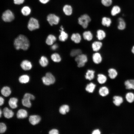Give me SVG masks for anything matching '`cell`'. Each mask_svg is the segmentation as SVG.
I'll list each match as a JSON object with an SVG mask.
<instances>
[{
    "label": "cell",
    "mask_w": 134,
    "mask_h": 134,
    "mask_svg": "<svg viewBox=\"0 0 134 134\" xmlns=\"http://www.w3.org/2000/svg\"><path fill=\"white\" fill-rule=\"evenodd\" d=\"M124 84L127 90H134V79H131L127 80L125 82Z\"/></svg>",
    "instance_id": "cell-12"
},
{
    "label": "cell",
    "mask_w": 134,
    "mask_h": 134,
    "mask_svg": "<svg viewBox=\"0 0 134 134\" xmlns=\"http://www.w3.org/2000/svg\"><path fill=\"white\" fill-rule=\"evenodd\" d=\"M101 133V131L99 129L94 130L92 132V134H100Z\"/></svg>",
    "instance_id": "cell-46"
},
{
    "label": "cell",
    "mask_w": 134,
    "mask_h": 134,
    "mask_svg": "<svg viewBox=\"0 0 134 134\" xmlns=\"http://www.w3.org/2000/svg\"><path fill=\"white\" fill-rule=\"evenodd\" d=\"M23 97L29 98L31 100H33L35 99V97L33 95L29 93H26L25 94Z\"/></svg>",
    "instance_id": "cell-43"
},
{
    "label": "cell",
    "mask_w": 134,
    "mask_h": 134,
    "mask_svg": "<svg viewBox=\"0 0 134 134\" xmlns=\"http://www.w3.org/2000/svg\"><path fill=\"white\" fill-rule=\"evenodd\" d=\"M45 76L48 78L51 82V84H54L55 82V79L54 76L50 73L47 72L45 75Z\"/></svg>",
    "instance_id": "cell-39"
},
{
    "label": "cell",
    "mask_w": 134,
    "mask_h": 134,
    "mask_svg": "<svg viewBox=\"0 0 134 134\" xmlns=\"http://www.w3.org/2000/svg\"><path fill=\"white\" fill-rule=\"evenodd\" d=\"M1 94L5 97L8 96L10 94L11 91L10 88L8 86L3 87L1 90Z\"/></svg>",
    "instance_id": "cell-22"
},
{
    "label": "cell",
    "mask_w": 134,
    "mask_h": 134,
    "mask_svg": "<svg viewBox=\"0 0 134 134\" xmlns=\"http://www.w3.org/2000/svg\"><path fill=\"white\" fill-rule=\"evenodd\" d=\"M96 87L95 84L91 83L87 85L86 88V90L89 93H92L93 92Z\"/></svg>",
    "instance_id": "cell-36"
},
{
    "label": "cell",
    "mask_w": 134,
    "mask_h": 134,
    "mask_svg": "<svg viewBox=\"0 0 134 134\" xmlns=\"http://www.w3.org/2000/svg\"><path fill=\"white\" fill-rule=\"evenodd\" d=\"M75 60L77 63L78 67H81L84 66L88 61V58L86 55L81 54L76 57Z\"/></svg>",
    "instance_id": "cell-2"
},
{
    "label": "cell",
    "mask_w": 134,
    "mask_h": 134,
    "mask_svg": "<svg viewBox=\"0 0 134 134\" xmlns=\"http://www.w3.org/2000/svg\"><path fill=\"white\" fill-rule=\"evenodd\" d=\"M14 16L12 12L10 10L5 11L2 14V18L5 22H10L14 19Z\"/></svg>",
    "instance_id": "cell-5"
},
{
    "label": "cell",
    "mask_w": 134,
    "mask_h": 134,
    "mask_svg": "<svg viewBox=\"0 0 134 134\" xmlns=\"http://www.w3.org/2000/svg\"><path fill=\"white\" fill-rule=\"evenodd\" d=\"M42 79L43 83L45 85H49L51 84L50 81L45 76L43 77Z\"/></svg>",
    "instance_id": "cell-42"
},
{
    "label": "cell",
    "mask_w": 134,
    "mask_h": 134,
    "mask_svg": "<svg viewBox=\"0 0 134 134\" xmlns=\"http://www.w3.org/2000/svg\"><path fill=\"white\" fill-rule=\"evenodd\" d=\"M6 127L5 125L3 123H0V133L2 134L4 133L6 131Z\"/></svg>",
    "instance_id": "cell-41"
},
{
    "label": "cell",
    "mask_w": 134,
    "mask_h": 134,
    "mask_svg": "<svg viewBox=\"0 0 134 134\" xmlns=\"http://www.w3.org/2000/svg\"><path fill=\"white\" fill-rule=\"evenodd\" d=\"M108 76L111 79H115L117 76L118 72L117 70L114 68H111L108 70Z\"/></svg>",
    "instance_id": "cell-17"
},
{
    "label": "cell",
    "mask_w": 134,
    "mask_h": 134,
    "mask_svg": "<svg viewBox=\"0 0 134 134\" xmlns=\"http://www.w3.org/2000/svg\"><path fill=\"white\" fill-rule=\"evenodd\" d=\"M97 80L98 83L102 85L105 83L107 80V77L104 74L99 73L97 75Z\"/></svg>",
    "instance_id": "cell-11"
},
{
    "label": "cell",
    "mask_w": 134,
    "mask_h": 134,
    "mask_svg": "<svg viewBox=\"0 0 134 134\" xmlns=\"http://www.w3.org/2000/svg\"><path fill=\"white\" fill-rule=\"evenodd\" d=\"M71 40L76 43H79L81 40V37L80 34L78 33L73 34L71 37Z\"/></svg>",
    "instance_id": "cell-20"
},
{
    "label": "cell",
    "mask_w": 134,
    "mask_h": 134,
    "mask_svg": "<svg viewBox=\"0 0 134 134\" xmlns=\"http://www.w3.org/2000/svg\"><path fill=\"white\" fill-rule=\"evenodd\" d=\"M30 80L29 76L27 75H23L20 76L19 80V82L22 83H26L29 82Z\"/></svg>",
    "instance_id": "cell-32"
},
{
    "label": "cell",
    "mask_w": 134,
    "mask_h": 134,
    "mask_svg": "<svg viewBox=\"0 0 134 134\" xmlns=\"http://www.w3.org/2000/svg\"><path fill=\"white\" fill-rule=\"evenodd\" d=\"M90 17L87 14L81 15L78 19V23L84 28H86L88 25L89 23L91 21Z\"/></svg>",
    "instance_id": "cell-3"
},
{
    "label": "cell",
    "mask_w": 134,
    "mask_h": 134,
    "mask_svg": "<svg viewBox=\"0 0 134 134\" xmlns=\"http://www.w3.org/2000/svg\"><path fill=\"white\" fill-rule=\"evenodd\" d=\"M47 20L51 26L57 24L59 21L60 18L54 14H49L47 16Z\"/></svg>",
    "instance_id": "cell-6"
},
{
    "label": "cell",
    "mask_w": 134,
    "mask_h": 134,
    "mask_svg": "<svg viewBox=\"0 0 134 134\" xmlns=\"http://www.w3.org/2000/svg\"><path fill=\"white\" fill-rule=\"evenodd\" d=\"M63 11L65 14L67 16L70 15L72 13V7L70 5H65L63 8Z\"/></svg>",
    "instance_id": "cell-27"
},
{
    "label": "cell",
    "mask_w": 134,
    "mask_h": 134,
    "mask_svg": "<svg viewBox=\"0 0 134 134\" xmlns=\"http://www.w3.org/2000/svg\"><path fill=\"white\" fill-rule=\"evenodd\" d=\"M39 27L38 21L36 19L33 17L30 18L28 25V28L30 30L32 31L38 29Z\"/></svg>",
    "instance_id": "cell-4"
},
{
    "label": "cell",
    "mask_w": 134,
    "mask_h": 134,
    "mask_svg": "<svg viewBox=\"0 0 134 134\" xmlns=\"http://www.w3.org/2000/svg\"><path fill=\"white\" fill-rule=\"evenodd\" d=\"M119 25L117 26L118 29L120 31L125 30L126 28V24L123 19L121 18L118 19Z\"/></svg>",
    "instance_id": "cell-24"
},
{
    "label": "cell",
    "mask_w": 134,
    "mask_h": 134,
    "mask_svg": "<svg viewBox=\"0 0 134 134\" xmlns=\"http://www.w3.org/2000/svg\"><path fill=\"white\" fill-rule=\"evenodd\" d=\"M121 11V9L119 6L115 5L112 8L111 11V14L112 16H115L119 13Z\"/></svg>",
    "instance_id": "cell-30"
},
{
    "label": "cell",
    "mask_w": 134,
    "mask_h": 134,
    "mask_svg": "<svg viewBox=\"0 0 134 134\" xmlns=\"http://www.w3.org/2000/svg\"><path fill=\"white\" fill-rule=\"evenodd\" d=\"M111 20L110 18L108 17H104L102 20L101 23L104 26L107 27H109L111 23Z\"/></svg>",
    "instance_id": "cell-28"
},
{
    "label": "cell",
    "mask_w": 134,
    "mask_h": 134,
    "mask_svg": "<svg viewBox=\"0 0 134 134\" xmlns=\"http://www.w3.org/2000/svg\"><path fill=\"white\" fill-rule=\"evenodd\" d=\"M21 66L23 70H27L31 69L32 67V65L29 61L27 60H24L21 63Z\"/></svg>",
    "instance_id": "cell-10"
},
{
    "label": "cell",
    "mask_w": 134,
    "mask_h": 134,
    "mask_svg": "<svg viewBox=\"0 0 134 134\" xmlns=\"http://www.w3.org/2000/svg\"><path fill=\"white\" fill-rule=\"evenodd\" d=\"M21 12L25 16L29 15L31 11L30 8L28 6L24 7L21 9Z\"/></svg>",
    "instance_id": "cell-37"
},
{
    "label": "cell",
    "mask_w": 134,
    "mask_h": 134,
    "mask_svg": "<svg viewBox=\"0 0 134 134\" xmlns=\"http://www.w3.org/2000/svg\"><path fill=\"white\" fill-rule=\"evenodd\" d=\"M43 4H45L48 2L49 0H39Z\"/></svg>",
    "instance_id": "cell-49"
},
{
    "label": "cell",
    "mask_w": 134,
    "mask_h": 134,
    "mask_svg": "<svg viewBox=\"0 0 134 134\" xmlns=\"http://www.w3.org/2000/svg\"><path fill=\"white\" fill-rule=\"evenodd\" d=\"M3 113L4 117L8 119L12 118L14 114V112L12 110L9 109L7 107H5L3 108Z\"/></svg>",
    "instance_id": "cell-18"
},
{
    "label": "cell",
    "mask_w": 134,
    "mask_h": 134,
    "mask_svg": "<svg viewBox=\"0 0 134 134\" xmlns=\"http://www.w3.org/2000/svg\"><path fill=\"white\" fill-rule=\"evenodd\" d=\"M49 133V134H58L59 132L56 129H53L50 131Z\"/></svg>",
    "instance_id": "cell-44"
},
{
    "label": "cell",
    "mask_w": 134,
    "mask_h": 134,
    "mask_svg": "<svg viewBox=\"0 0 134 134\" xmlns=\"http://www.w3.org/2000/svg\"><path fill=\"white\" fill-rule=\"evenodd\" d=\"M51 58L52 60L55 62H59L61 60L60 56L57 53H54L52 54L51 56Z\"/></svg>",
    "instance_id": "cell-35"
},
{
    "label": "cell",
    "mask_w": 134,
    "mask_h": 134,
    "mask_svg": "<svg viewBox=\"0 0 134 134\" xmlns=\"http://www.w3.org/2000/svg\"><path fill=\"white\" fill-rule=\"evenodd\" d=\"M124 100L121 96L116 95L113 97V102L117 106H120L123 102Z\"/></svg>",
    "instance_id": "cell-15"
},
{
    "label": "cell",
    "mask_w": 134,
    "mask_h": 134,
    "mask_svg": "<svg viewBox=\"0 0 134 134\" xmlns=\"http://www.w3.org/2000/svg\"><path fill=\"white\" fill-rule=\"evenodd\" d=\"M103 46V43L100 41H97L94 42L92 44V48L93 51L95 52L99 51L101 48Z\"/></svg>",
    "instance_id": "cell-9"
},
{
    "label": "cell",
    "mask_w": 134,
    "mask_h": 134,
    "mask_svg": "<svg viewBox=\"0 0 134 134\" xmlns=\"http://www.w3.org/2000/svg\"><path fill=\"white\" fill-rule=\"evenodd\" d=\"M112 0H101L102 4L105 6H109L112 3Z\"/></svg>",
    "instance_id": "cell-40"
},
{
    "label": "cell",
    "mask_w": 134,
    "mask_h": 134,
    "mask_svg": "<svg viewBox=\"0 0 134 134\" xmlns=\"http://www.w3.org/2000/svg\"><path fill=\"white\" fill-rule=\"evenodd\" d=\"M99 93L101 96L105 97L109 94V90L108 88L106 86H102L99 89Z\"/></svg>",
    "instance_id": "cell-14"
},
{
    "label": "cell",
    "mask_w": 134,
    "mask_h": 134,
    "mask_svg": "<svg viewBox=\"0 0 134 134\" xmlns=\"http://www.w3.org/2000/svg\"><path fill=\"white\" fill-rule=\"evenodd\" d=\"M83 37L86 40L88 41L91 40L93 38V35L90 31H86L84 32L83 34Z\"/></svg>",
    "instance_id": "cell-29"
},
{
    "label": "cell",
    "mask_w": 134,
    "mask_h": 134,
    "mask_svg": "<svg viewBox=\"0 0 134 134\" xmlns=\"http://www.w3.org/2000/svg\"><path fill=\"white\" fill-rule=\"evenodd\" d=\"M30 100H31L30 99L28 98L23 97L22 100V103L23 105L27 107H30L31 106Z\"/></svg>",
    "instance_id": "cell-33"
},
{
    "label": "cell",
    "mask_w": 134,
    "mask_h": 134,
    "mask_svg": "<svg viewBox=\"0 0 134 134\" xmlns=\"http://www.w3.org/2000/svg\"><path fill=\"white\" fill-rule=\"evenodd\" d=\"M61 30H60V34L59 38V40L62 42H64L67 39L68 37V34L64 31V29L62 26L60 27Z\"/></svg>",
    "instance_id": "cell-13"
},
{
    "label": "cell",
    "mask_w": 134,
    "mask_h": 134,
    "mask_svg": "<svg viewBox=\"0 0 134 134\" xmlns=\"http://www.w3.org/2000/svg\"><path fill=\"white\" fill-rule=\"evenodd\" d=\"M17 117L18 119H23L26 118L28 116L27 111L23 109H19L16 114Z\"/></svg>",
    "instance_id": "cell-19"
},
{
    "label": "cell",
    "mask_w": 134,
    "mask_h": 134,
    "mask_svg": "<svg viewBox=\"0 0 134 134\" xmlns=\"http://www.w3.org/2000/svg\"><path fill=\"white\" fill-rule=\"evenodd\" d=\"M18 101V99L15 98H10L8 101V104L10 107L12 108H15L17 107V103Z\"/></svg>",
    "instance_id": "cell-21"
},
{
    "label": "cell",
    "mask_w": 134,
    "mask_h": 134,
    "mask_svg": "<svg viewBox=\"0 0 134 134\" xmlns=\"http://www.w3.org/2000/svg\"><path fill=\"white\" fill-rule=\"evenodd\" d=\"M40 65L42 67H44L48 65V61L47 58L44 56H42L39 61Z\"/></svg>",
    "instance_id": "cell-34"
},
{
    "label": "cell",
    "mask_w": 134,
    "mask_h": 134,
    "mask_svg": "<svg viewBox=\"0 0 134 134\" xmlns=\"http://www.w3.org/2000/svg\"><path fill=\"white\" fill-rule=\"evenodd\" d=\"M125 99L128 102H133L134 101V93L131 92L127 93L125 95Z\"/></svg>",
    "instance_id": "cell-26"
},
{
    "label": "cell",
    "mask_w": 134,
    "mask_h": 134,
    "mask_svg": "<svg viewBox=\"0 0 134 134\" xmlns=\"http://www.w3.org/2000/svg\"><path fill=\"white\" fill-rule=\"evenodd\" d=\"M131 51L132 53L134 54V45L133 46L132 48Z\"/></svg>",
    "instance_id": "cell-50"
},
{
    "label": "cell",
    "mask_w": 134,
    "mask_h": 134,
    "mask_svg": "<svg viewBox=\"0 0 134 134\" xmlns=\"http://www.w3.org/2000/svg\"><path fill=\"white\" fill-rule=\"evenodd\" d=\"M58 47V45L55 44L52 45L51 47V49L53 50H55L57 49Z\"/></svg>",
    "instance_id": "cell-47"
},
{
    "label": "cell",
    "mask_w": 134,
    "mask_h": 134,
    "mask_svg": "<svg viewBox=\"0 0 134 134\" xmlns=\"http://www.w3.org/2000/svg\"><path fill=\"white\" fill-rule=\"evenodd\" d=\"M4 99L1 96L0 97V105H2L4 103Z\"/></svg>",
    "instance_id": "cell-48"
},
{
    "label": "cell",
    "mask_w": 134,
    "mask_h": 134,
    "mask_svg": "<svg viewBox=\"0 0 134 134\" xmlns=\"http://www.w3.org/2000/svg\"><path fill=\"white\" fill-rule=\"evenodd\" d=\"M2 113V111L1 109H0V117H1V114Z\"/></svg>",
    "instance_id": "cell-51"
},
{
    "label": "cell",
    "mask_w": 134,
    "mask_h": 134,
    "mask_svg": "<svg viewBox=\"0 0 134 134\" xmlns=\"http://www.w3.org/2000/svg\"><path fill=\"white\" fill-rule=\"evenodd\" d=\"M15 4H20L22 3L24 1V0H14Z\"/></svg>",
    "instance_id": "cell-45"
},
{
    "label": "cell",
    "mask_w": 134,
    "mask_h": 134,
    "mask_svg": "<svg viewBox=\"0 0 134 134\" xmlns=\"http://www.w3.org/2000/svg\"><path fill=\"white\" fill-rule=\"evenodd\" d=\"M40 117L36 115H31L29 118L30 123L33 125H35L39 123L41 120Z\"/></svg>",
    "instance_id": "cell-8"
},
{
    "label": "cell",
    "mask_w": 134,
    "mask_h": 134,
    "mask_svg": "<svg viewBox=\"0 0 134 134\" xmlns=\"http://www.w3.org/2000/svg\"><path fill=\"white\" fill-rule=\"evenodd\" d=\"M82 51L79 49H74L72 50L70 53V55L72 57H76L81 54Z\"/></svg>",
    "instance_id": "cell-38"
},
{
    "label": "cell",
    "mask_w": 134,
    "mask_h": 134,
    "mask_svg": "<svg viewBox=\"0 0 134 134\" xmlns=\"http://www.w3.org/2000/svg\"><path fill=\"white\" fill-rule=\"evenodd\" d=\"M56 38L55 36L52 34L48 35L46 41V43L48 45H52L55 41Z\"/></svg>",
    "instance_id": "cell-23"
},
{
    "label": "cell",
    "mask_w": 134,
    "mask_h": 134,
    "mask_svg": "<svg viewBox=\"0 0 134 134\" xmlns=\"http://www.w3.org/2000/svg\"><path fill=\"white\" fill-rule=\"evenodd\" d=\"M92 59L95 64L98 65L102 62V57L101 53L97 52L94 53L93 55Z\"/></svg>",
    "instance_id": "cell-7"
},
{
    "label": "cell",
    "mask_w": 134,
    "mask_h": 134,
    "mask_svg": "<svg viewBox=\"0 0 134 134\" xmlns=\"http://www.w3.org/2000/svg\"><path fill=\"white\" fill-rule=\"evenodd\" d=\"M14 45L16 49L26 50L29 47L30 43L27 38L24 35L21 34L14 40Z\"/></svg>",
    "instance_id": "cell-1"
},
{
    "label": "cell",
    "mask_w": 134,
    "mask_h": 134,
    "mask_svg": "<svg viewBox=\"0 0 134 134\" xmlns=\"http://www.w3.org/2000/svg\"><path fill=\"white\" fill-rule=\"evenodd\" d=\"M106 36V33L104 30L101 29L98 30L97 32L96 37L98 39L101 41L103 40Z\"/></svg>",
    "instance_id": "cell-16"
},
{
    "label": "cell",
    "mask_w": 134,
    "mask_h": 134,
    "mask_svg": "<svg viewBox=\"0 0 134 134\" xmlns=\"http://www.w3.org/2000/svg\"><path fill=\"white\" fill-rule=\"evenodd\" d=\"M69 110V107L68 105H64L60 107L59 111L61 114H65L67 112H68Z\"/></svg>",
    "instance_id": "cell-31"
},
{
    "label": "cell",
    "mask_w": 134,
    "mask_h": 134,
    "mask_svg": "<svg viewBox=\"0 0 134 134\" xmlns=\"http://www.w3.org/2000/svg\"><path fill=\"white\" fill-rule=\"evenodd\" d=\"M95 71L89 69L87 70L85 77V78L90 80L93 79L95 77Z\"/></svg>",
    "instance_id": "cell-25"
}]
</instances>
